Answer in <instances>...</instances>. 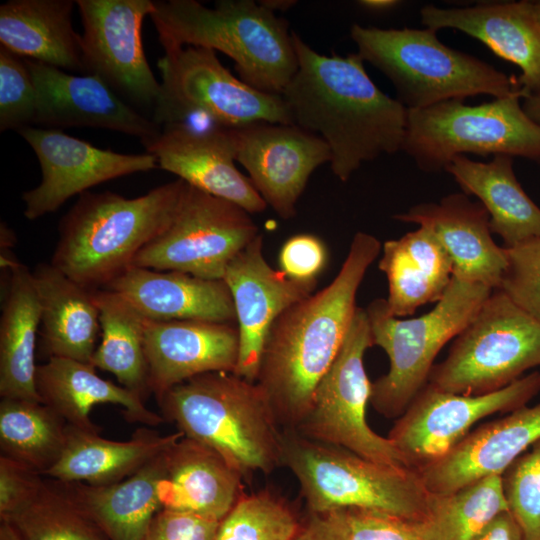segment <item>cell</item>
Here are the masks:
<instances>
[{
    "mask_svg": "<svg viewBox=\"0 0 540 540\" xmlns=\"http://www.w3.org/2000/svg\"><path fill=\"white\" fill-rule=\"evenodd\" d=\"M298 68L281 96L294 125L321 137L341 181L367 161L402 150L407 109L371 80L357 53L326 56L296 32Z\"/></svg>",
    "mask_w": 540,
    "mask_h": 540,
    "instance_id": "cell-1",
    "label": "cell"
},
{
    "mask_svg": "<svg viewBox=\"0 0 540 540\" xmlns=\"http://www.w3.org/2000/svg\"><path fill=\"white\" fill-rule=\"evenodd\" d=\"M381 247L375 236L357 232L334 280L287 308L272 324L256 383L283 430H295L307 414L342 347L357 309V291Z\"/></svg>",
    "mask_w": 540,
    "mask_h": 540,
    "instance_id": "cell-2",
    "label": "cell"
},
{
    "mask_svg": "<svg viewBox=\"0 0 540 540\" xmlns=\"http://www.w3.org/2000/svg\"><path fill=\"white\" fill-rule=\"evenodd\" d=\"M187 185L177 179L131 199L80 194L60 221L51 264L89 290L105 288L171 223Z\"/></svg>",
    "mask_w": 540,
    "mask_h": 540,
    "instance_id": "cell-3",
    "label": "cell"
},
{
    "mask_svg": "<svg viewBox=\"0 0 540 540\" xmlns=\"http://www.w3.org/2000/svg\"><path fill=\"white\" fill-rule=\"evenodd\" d=\"M163 419L220 454L244 479L282 466L283 429L256 382L208 372L157 398Z\"/></svg>",
    "mask_w": 540,
    "mask_h": 540,
    "instance_id": "cell-4",
    "label": "cell"
},
{
    "mask_svg": "<svg viewBox=\"0 0 540 540\" xmlns=\"http://www.w3.org/2000/svg\"><path fill=\"white\" fill-rule=\"evenodd\" d=\"M164 51L186 46L230 57L246 84L281 95L298 68L285 19L259 1L220 0L214 8L195 0L154 1L150 14Z\"/></svg>",
    "mask_w": 540,
    "mask_h": 540,
    "instance_id": "cell-5",
    "label": "cell"
},
{
    "mask_svg": "<svg viewBox=\"0 0 540 540\" xmlns=\"http://www.w3.org/2000/svg\"><path fill=\"white\" fill-rule=\"evenodd\" d=\"M437 32L354 24L350 37L361 59L391 81L396 99L407 110L481 94L504 98L520 91L517 78L445 45Z\"/></svg>",
    "mask_w": 540,
    "mask_h": 540,
    "instance_id": "cell-6",
    "label": "cell"
},
{
    "mask_svg": "<svg viewBox=\"0 0 540 540\" xmlns=\"http://www.w3.org/2000/svg\"><path fill=\"white\" fill-rule=\"evenodd\" d=\"M282 466L297 479L310 514L361 509L416 522L427 509L429 492L416 470L377 463L292 430H283Z\"/></svg>",
    "mask_w": 540,
    "mask_h": 540,
    "instance_id": "cell-7",
    "label": "cell"
},
{
    "mask_svg": "<svg viewBox=\"0 0 540 540\" xmlns=\"http://www.w3.org/2000/svg\"><path fill=\"white\" fill-rule=\"evenodd\" d=\"M493 289L452 280L435 307L415 318L392 315L386 299L367 306L373 345L389 358L385 375L372 382L370 404L386 418L400 417L428 383L434 360L444 345L470 323Z\"/></svg>",
    "mask_w": 540,
    "mask_h": 540,
    "instance_id": "cell-8",
    "label": "cell"
},
{
    "mask_svg": "<svg viewBox=\"0 0 540 540\" xmlns=\"http://www.w3.org/2000/svg\"><path fill=\"white\" fill-rule=\"evenodd\" d=\"M522 92L480 105L448 100L407 110L402 151L424 172L445 169L458 155H508L540 164V125L520 104Z\"/></svg>",
    "mask_w": 540,
    "mask_h": 540,
    "instance_id": "cell-9",
    "label": "cell"
},
{
    "mask_svg": "<svg viewBox=\"0 0 540 540\" xmlns=\"http://www.w3.org/2000/svg\"><path fill=\"white\" fill-rule=\"evenodd\" d=\"M540 365V319L494 289L433 366L428 383L442 391L481 395L500 390Z\"/></svg>",
    "mask_w": 540,
    "mask_h": 540,
    "instance_id": "cell-10",
    "label": "cell"
},
{
    "mask_svg": "<svg viewBox=\"0 0 540 540\" xmlns=\"http://www.w3.org/2000/svg\"><path fill=\"white\" fill-rule=\"evenodd\" d=\"M162 101L153 114L161 128L173 123L237 128L254 122L293 124L281 95L236 78L214 50L186 46L158 61Z\"/></svg>",
    "mask_w": 540,
    "mask_h": 540,
    "instance_id": "cell-11",
    "label": "cell"
},
{
    "mask_svg": "<svg viewBox=\"0 0 540 540\" xmlns=\"http://www.w3.org/2000/svg\"><path fill=\"white\" fill-rule=\"evenodd\" d=\"M371 346L366 309L357 307L336 359L318 384L307 414L292 431L377 463L409 468L392 441L375 433L366 419L372 382L364 355Z\"/></svg>",
    "mask_w": 540,
    "mask_h": 540,
    "instance_id": "cell-12",
    "label": "cell"
},
{
    "mask_svg": "<svg viewBox=\"0 0 540 540\" xmlns=\"http://www.w3.org/2000/svg\"><path fill=\"white\" fill-rule=\"evenodd\" d=\"M259 234L245 209L188 184L171 223L132 266L223 280L230 261Z\"/></svg>",
    "mask_w": 540,
    "mask_h": 540,
    "instance_id": "cell-13",
    "label": "cell"
},
{
    "mask_svg": "<svg viewBox=\"0 0 540 540\" xmlns=\"http://www.w3.org/2000/svg\"><path fill=\"white\" fill-rule=\"evenodd\" d=\"M539 392L538 371L481 395L455 394L427 383L397 418L387 438L409 468L418 471L445 457L481 419L528 405Z\"/></svg>",
    "mask_w": 540,
    "mask_h": 540,
    "instance_id": "cell-14",
    "label": "cell"
},
{
    "mask_svg": "<svg viewBox=\"0 0 540 540\" xmlns=\"http://www.w3.org/2000/svg\"><path fill=\"white\" fill-rule=\"evenodd\" d=\"M76 6L83 25L84 74L99 77L129 104L150 109L153 117L162 86L145 56L142 24L154 1L76 0Z\"/></svg>",
    "mask_w": 540,
    "mask_h": 540,
    "instance_id": "cell-15",
    "label": "cell"
},
{
    "mask_svg": "<svg viewBox=\"0 0 540 540\" xmlns=\"http://www.w3.org/2000/svg\"><path fill=\"white\" fill-rule=\"evenodd\" d=\"M35 152L40 184L22 194L24 216L35 220L55 212L69 198L100 183L158 166L155 156L101 149L59 129L27 126L17 131Z\"/></svg>",
    "mask_w": 540,
    "mask_h": 540,
    "instance_id": "cell-16",
    "label": "cell"
},
{
    "mask_svg": "<svg viewBox=\"0 0 540 540\" xmlns=\"http://www.w3.org/2000/svg\"><path fill=\"white\" fill-rule=\"evenodd\" d=\"M235 160L252 185L281 218L296 214V204L311 174L331 153L325 141L297 125L254 122L232 128Z\"/></svg>",
    "mask_w": 540,
    "mask_h": 540,
    "instance_id": "cell-17",
    "label": "cell"
},
{
    "mask_svg": "<svg viewBox=\"0 0 540 540\" xmlns=\"http://www.w3.org/2000/svg\"><path fill=\"white\" fill-rule=\"evenodd\" d=\"M223 280L232 295L239 332L234 374L256 382L272 324L287 308L310 296L317 282H299L272 268L263 254L262 234L230 261Z\"/></svg>",
    "mask_w": 540,
    "mask_h": 540,
    "instance_id": "cell-18",
    "label": "cell"
},
{
    "mask_svg": "<svg viewBox=\"0 0 540 540\" xmlns=\"http://www.w3.org/2000/svg\"><path fill=\"white\" fill-rule=\"evenodd\" d=\"M25 59L36 90L34 124L51 129L105 128L140 138H155L161 127L141 114L95 75H74Z\"/></svg>",
    "mask_w": 540,
    "mask_h": 540,
    "instance_id": "cell-19",
    "label": "cell"
},
{
    "mask_svg": "<svg viewBox=\"0 0 540 540\" xmlns=\"http://www.w3.org/2000/svg\"><path fill=\"white\" fill-rule=\"evenodd\" d=\"M143 145L161 169L190 186L233 202L250 214L267 208L250 179L235 166L232 128L173 123Z\"/></svg>",
    "mask_w": 540,
    "mask_h": 540,
    "instance_id": "cell-20",
    "label": "cell"
},
{
    "mask_svg": "<svg viewBox=\"0 0 540 540\" xmlns=\"http://www.w3.org/2000/svg\"><path fill=\"white\" fill-rule=\"evenodd\" d=\"M239 346L236 324L147 320L144 351L149 392L158 398L170 388L204 373H234Z\"/></svg>",
    "mask_w": 540,
    "mask_h": 540,
    "instance_id": "cell-21",
    "label": "cell"
},
{
    "mask_svg": "<svg viewBox=\"0 0 540 540\" xmlns=\"http://www.w3.org/2000/svg\"><path fill=\"white\" fill-rule=\"evenodd\" d=\"M420 18L424 27L456 29L477 39L520 68L517 85L523 98L540 96V23L527 0L448 9L429 4L421 8Z\"/></svg>",
    "mask_w": 540,
    "mask_h": 540,
    "instance_id": "cell-22",
    "label": "cell"
},
{
    "mask_svg": "<svg viewBox=\"0 0 540 540\" xmlns=\"http://www.w3.org/2000/svg\"><path fill=\"white\" fill-rule=\"evenodd\" d=\"M397 221L430 230L453 263V276L498 289L506 267L505 248L492 238L490 216L479 201L464 193L425 202L393 216Z\"/></svg>",
    "mask_w": 540,
    "mask_h": 540,
    "instance_id": "cell-23",
    "label": "cell"
},
{
    "mask_svg": "<svg viewBox=\"0 0 540 540\" xmlns=\"http://www.w3.org/2000/svg\"><path fill=\"white\" fill-rule=\"evenodd\" d=\"M540 440V402L477 427L442 459L418 470L430 493H448L504 471Z\"/></svg>",
    "mask_w": 540,
    "mask_h": 540,
    "instance_id": "cell-24",
    "label": "cell"
},
{
    "mask_svg": "<svg viewBox=\"0 0 540 540\" xmlns=\"http://www.w3.org/2000/svg\"><path fill=\"white\" fill-rule=\"evenodd\" d=\"M103 289L123 297L148 320L236 324L232 295L224 280L131 266Z\"/></svg>",
    "mask_w": 540,
    "mask_h": 540,
    "instance_id": "cell-25",
    "label": "cell"
},
{
    "mask_svg": "<svg viewBox=\"0 0 540 540\" xmlns=\"http://www.w3.org/2000/svg\"><path fill=\"white\" fill-rule=\"evenodd\" d=\"M243 480L216 451L183 436L167 450L158 493L163 509L221 521L244 495Z\"/></svg>",
    "mask_w": 540,
    "mask_h": 540,
    "instance_id": "cell-26",
    "label": "cell"
},
{
    "mask_svg": "<svg viewBox=\"0 0 540 540\" xmlns=\"http://www.w3.org/2000/svg\"><path fill=\"white\" fill-rule=\"evenodd\" d=\"M35 386L43 404L61 416L68 425L99 432L89 418L97 404L122 406L131 422L156 426L163 417L149 410L137 393L97 375L90 363L62 357H50L37 365Z\"/></svg>",
    "mask_w": 540,
    "mask_h": 540,
    "instance_id": "cell-27",
    "label": "cell"
},
{
    "mask_svg": "<svg viewBox=\"0 0 540 540\" xmlns=\"http://www.w3.org/2000/svg\"><path fill=\"white\" fill-rule=\"evenodd\" d=\"M183 436L180 431L161 435L155 430L140 428L128 441H113L101 437L99 432L68 425L63 451L44 476L94 486L117 483Z\"/></svg>",
    "mask_w": 540,
    "mask_h": 540,
    "instance_id": "cell-28",
    "label": "cell"
},
{
    "mask_svg": "<svg viewBox=\"0 0 540 540\" xmlns=\"http://www.w3.org/2000/svg\"><path fill=\"white\" fill-rule=\"evenodd\" d=\"M76 1L11 0L0 6L1 47L26 59L84 74L81 35L71 21Z\"/></svg>",
    "mask_w": 540,
    "mask_h": 540,
    "instance_id": "cell-29",
    "label": "cell"
},
{
    "mask_svg": "<svg viewBox=\"0 0 540 540\" xmlns=\"http://www.w3.org/2000/svg\"><path fill=\"white\" fill-rule=\"evenodd\" d=\"M41 306V351L91 364L99 311L89 290L51 263L32 271Z\"/></svg>",
    "mask_w": 540,
    "mask_h": 540,
    "instance_id": "cell-30",
    "label": "cell"
},
{
    "mask_svg": "<svg viewBox=\"0 0 540 540\" xmlns=\"http://www.w3.org/2000/svg\"><path fill=\"white\" fill-rule=\"evenodd\" d=\"M444 170L462 193L476 196L486 208L491 231L501 237L503 247L540 237V208L517 180L513 157L495 155L489 162H480L458 155Z\"/></svg>",
    "mask_w": 540,
    "mask_h": 540,
    "instance_id": "cell-31",
    "label": "cell"
},
{
    "mask_svg": "<svg viewBox=\"0 0 540 540\" xmlns=\"http://www.w3.org/2000/svg\"><path fill=\"white\" fill-rule=\"evenodd\" d=\"M168 449L117 483H62L109 540H142L154 516L163 509L158 487L165 473Z\"/></svg>",
    "mask_w": 540,
    "mask_h": 540,
    "instance_id": "cell-32",
    "label": "cell"
},
{
    "mask_svg": "<svg viewBox=\"0 0 540 540\" xmlns=\"http://www.w3.org/2000/svg\"><path fill=\"white\" fill-rule=\"evenodd\" d=\"M0 318V395L42 402L35 386L41 306L32 271L12 261Z\"/></svg>",
    "mask_w": 540,
    "mask_h": 540,
    "instance_id": "cell-33",
    "label": "cell"
},
{
    "mask_svg": "<svg viewBox=\"0 0 540 540\" xmlns=\"http://www.w3.org/2000/svg\"><path fill=\"white\" fill-rule=\"evenodd\" d=\"M378 266L388 281V309L398 318L412 315L427 303H437L453 277L449 254L424 227L386 241Z\"/></svg>",
    "mask_w": 540,
    "mask_h": 540,
    "instance_id": "cell-34",
    "label": "cell"
},
{
    "mask_svg": "<svg viewBox=\"0 0 540 540\" xmlns=\"http://www.w3.org/2000/svg\"><path fill=\"white\" fill-rule=\"evenodd\" d=\"M99 311L101 343L91 364L112 373L121 386L143 399L149 392L148 368L144 351L147 318L128 301L107 289L93 290Z\"/></svg>",
    "mask_w": 540,
    "mask_h": 540,
    "instance_id": "cell-35",
    "label": "cell"
},
{
    "mask_svg": "<svg viewBox=\"0 0 540 540\" xmlns=\"http://www.w3.org/2000/svg\"><path fill=\"white\" fill-rule=\"evenodd\" d=\"M508 510L501 476L493 475L452 492H429L426 512L414 525L422 540H473Z\"/></svg>",
    "mask_w": 540,
    "mask_h": 540,
    "instance_id": "cell-36",
    "label": "cell"
},
{
    "mask_svg": "<svg viewBox=\"0 0 540 540\" xmlns=\"http://www.w3.org/2000/svg\"><path fill=\"white\" fill-rule=\"evenodd\" d=\"M68 424L42 402L1 398V455L44 474L58 461Z\"/></svg>",
    "mask_w": 540,
    "mask_h": 540,
    "instance_id": "cell-37",
    "label": "cell"
},
{
    "mask_svg": "<svg viewBox=\"0 0 540 540\" xmlns=\"http://www.w3.org/2000/svg\"><path fill=\"white\" fill-rule=\"evenodd\" d=\"M6 519L25 540H109L64 484L51 478L43 479L34 497Z\"/></svg>",
    "mask_w": 540,
    "mask_h": 540,
    "instance_id": "cell-38",
    "label": "cell"
},
{
    "mask_svg": "<svg viewBox=\"0 0 540 540\" xmlns=\"http://www.w3.org/2000/svg\"><path fill=\"white\" fill-rule=\"evenodd\" d=\"M300 525L292 507L265 489L244 494L220 521L214 540H291Z\"/></svg>",
    "mask_w": 540,
    "mask_h": 540,
    "instance_id": "cell-39",
    "label": "cell"
},
{
    "mask_svg": "<svg viewBox=\"0 0 540 540\" xmlns=\"http://www.w3.org/2000/svg\"><path fill=\"white\" fill-rule=\"evenodd\" d=\"M501 482L524 540H540V440L504 471Z\"/></svg>",
    "mask_w": 540,
    "mask_h": 540,
    "instance_id": "cell-40",
    "label": "cell"
},
{
    "mask_svg": "<svg viewBox=\"0 0 540 540\" xmlns=\"http://www.w3.org/2000/svg\"><path fill=\"white\" fill-rule=\"evenodd\" d=\"M36 90L25 59L0 47V131L34 124Z\"/></svg>",
    "mask_w": 540,
    "mask_h": 540,
    "instance_id": "cell-41",
    "label": "cell"
},
{
    "mask_svg": "<svg viewBox=\"0 0 540 540\" xmlns=\"http://www.w3.org/2000/svg\"><path fill=\"white\" fill-rule=\"evenodd\" d=\"M504 248L506 267L498 289L540 319V237Z\"/></svg>",
    "mask_w": 540,
    "mask_h": 540,
    "instance_id": "cell-42",
    "label": "cell"
},
{
    "mask_svg": "<svg viewBox=\"0 0 540 540\" xmlns=\"http://www.w3.org/2000/svg\"><path fill=\"white\" fill-rule=\"evenodd\" d=\"M340 513L347 540H422L414 522L403 517L361 509Z\"/></svg>",
    "mask_w": 540,
    "mask_h": 540,
    "instance_id": "cell-43",
    "label": "cell"
},
{
    "mask_svg": "<svg viewBox=\"0 0 540 540\" xmlns=\"http://www.w3.org/2000/svg\"><path fill=\"white\" fill-rule=\"evenodd\" d=\"M280 270L299 282H317L328 261L323 241L312 234L291 236L279 252Z\"/></svg>",
    "mask_w": 540,
    "mask_h": 540,
    "instance_id": "cell-44",
    "label": "cell"
},
{
    "mask_svg": "<svg viewBox=\"0 0 540 540\" xmlns=\"http://www.w3.org/2000/svg\"><path fill=\"white\" fill-rule=\"evenodd\" d=\"M43 476L29 466L0 456V519H6L28 503Z\"/></svg>",
    "mask_w": 540,
    "mask_h": 540,
    "instance_id": "cell-45",
    "label": "cell"
},
{
    "mask_svg": "<svg viewBox=\"0 0 540 540\" xmlns=\"http://www.w3.org/2000/svg\"><path fill=\"white\" fill-rule=\"evenodd\" d=\"M219 524L200 515L161 509L142 540H214Z\"/></svg>",
    "mask_w": 540,
    "mask_h": 540,
    "instance_id": "cell-46",
    "label": "cell"
},
{
    "mask_svg": "<svg viewBox=\"0 0 540 540\" xmlns=\"http://www.w3.org/2000/svg\"><path fill=\"white\" fill-rule=\"evenodd\" d=\"M291 540H347L340 511L310 514Z\"/></svg>",
    "mask_w": 540,
    "mask_h": 540,
    "instance_id": "cell-47",
    "label": "cell"
},
{
    "mask_svg": "<svg viewBox=\"0 0 540 540\" xmlns=\"http://www.w3.org/2000/svg\"><path fill=\"white\" fill-rule=\"evenodd\" d=\"M473 540H524L522 530L510 511L494 518Z\"/></svg>",
    "mask_w": 540,
    "mask_h": 540,
    "instance_id": "cell-48",
    "label": "cell"
},
{
    "mask_svg": "<svg viewBox=\"0 0 540 540\" xmlns=\"http://www.w3.org/2000/svg\"><path fill=\"white\" fill-rule=\"evenodd\" d=\"M0 540H25L16 525L10 520H0Z\"/></svg>",
    "mask_w": 540,
    "mask_h": 540,
    "instance_id": "cell-49",
    "label": "cell"
},
{
    "mask_svg": "<svg viewBox=\"0 0 540 540\" xmlns=\"http://www.w3.org/2000/svg\"><path fill=\"white\" fill-rule=\"evenodd\" d=\"M522 108L530 119L540 125V96L523 98Z\"/></svg>",
    "mask_w": 540,
    "mask_h": 540,
    "instance_id": "cell-50",
    "label": "cell"
},
{
    "mask_svg": "<svg viewBox=\"0 0 540 540\" xmlns=\"http://www.w3.org/2000/svg\"><path fill=\"white\" fill-rule=\"evenodd\" d=\"M400 2L396 0H361L358 2L360 6L372 11L389 10L397 6Z\"/></svg>",
    "mask_w": 540,
    "mask_h": 540,
    "instance_id": "cell-51",
    "label": "cell"
},
{
    "mask_svg": "<svg viewBox=\"0 0 540 540\" xmlns=\"http://www.w3.org/2000/svg\"><path fill=\"white\" fill-rule=\"evenodd\" d=\"M259 2L274 13L276 11H286L296 3L293 0H261Z\"/></svg>",
    "mask_w": 540,
    "mask_h": 540,
    "instance_id": "cell-52",
    "label": "cell"
},
{
    "mask_svg": "<svg viewBox=\"0 0 540 540\" xmlns=\"http://www.w3.org/2000/svg\"><path fill=\"white\" fill-rule=\"evenodd\" d=\"M531 12L540 23V1H528Z\"/></svg>",
    "mask_w": 540,
    "mask_h": 540,
    "instance_id": "cell-53",
    "label": "cell"
}]
</instances>
